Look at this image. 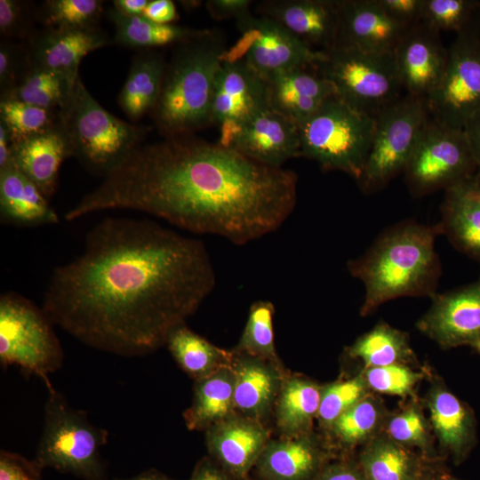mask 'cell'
Wrapping results in <instances>:
<instances>
[{
  "label": "cell",
  "mask_w": 480,
  "mask_h": 480,
  "mask_svg": "<svg viewBox=\"0 0 480 480\" xmlns=\"http://www.w3.org/2000/svg\"><path fill=\"white\" fill-rule=\"evenodd\" d=\"M416 480H435V479L432 476L423 472Z\"/></svg>",
  "instance_id": "cell-57"
},
{
  "label": "cell",
  "mask_w": 480,
  "mask_h": 480,
  "mask_svg": "<svg viewBox=\"0 0 480 480\" xmlns=\"http://www.w3.org/2000/svg\"><path fill=\"white\" fill-rule=\"evenodd\" d=\"M63 350L53 324L43 308L26 297L7 292L0 297V362L18 366L53 387L50 374L63 364Z\"/></svg>",
  "instance_id": "cell-8"
},
{
  "label": "cell",
  "mask_w": 480,
  "mask_h": 480,
  "mask_svg": "<svg viewBox=\"0 0 480 480\" xmlns=\"http://www.w3.org/2000/svg\"><path fill=\"white\" fill-rule=\"evenodd\" d=\"M215 284L201 240L151 220L107 218L80 255L53 270L42 308L91 348L140 356L164 346Z\"/></svg>",
  "instance_id": "cell-1"
},
{
  "label": "cell",
  "mask_w": 480,
  "mask_h": 480,
  "mask_svg": "<svg viewBox=\"0 0 480 480\" xmlns=\"http://www.w3.org/2000/svg\"><path fill=\"white\" fill-rule=\"evenodd\" d=\"M314 480H366V478L359 465L340 460L327 463Z\"/></svg>",
  "instance_id": "cell-50"
},
{
  "label": "cell",
  "mask_w": 480,
  "mask_h": 480,
  "mask_svg": "<svg viewBox=\"0 0 480 480\" xmlns=\"http://www.w3.org/2000/svg\"><path fill=\"white\" fill-rule=\"evenodd\" d=\"M174 46L149 114L164 138L193 134L212 125L215 83L228 47L217 29H199Z\"/></svg>",
  "instance_id": "cell-4"
},
{
  "label": "cell",
  "mask_w": 480,
  "mask_h": 480,
  "mask_svg": "<svg viewBox=\"0 0 480 480\" xmlns=\"http://www.w3.org/2000/svg\"><path fill=\"white\" fill-rule=\"evenodd\" d=\"M447 55L440 32L422 22L412 26L394 51L405 93L427 100L442 78Z\"/></svg>",
  "instance_id": "cell-18"
},
{
  "label": "cell",
  "mask_w": 480,
  "mask_h": 480,
  "mask_svg": "<svg viewBox=\"0 0 480 480\" xmlns=\"http://www.w3.org/2000/svg\"><path fill=\"white\" fill-rule=\"evenodd\" d=\"M149 0H114L113 8L119 13L128 17L143 14Z\"/></svg>",
  "instance_id": "cell-54"
},
{
  "label": "cell",
  "mask_w": 480,
  "mask_h": 480,
  "mask_svg": "<svg viewBox=\"0 0 480 480\" xmlns=\"http://www.w3.org/2000/svg\"><path fill=\"white\" fill-rule=\"evenodd\" d=\"M348 356L361 361L366 368L391 364H409L416 361L407 334L385 322L357 338L347 348Z\"/></svg>",
  "instance_id": "cell-35"
},
{
  "label": "cell",
  "mask_w": 480,
  "mask_h": 480,
  "mask_svg": "<svg viewBox=\"0 0 480 480\" xmlns=\"http://www.w3.org/2000/svg\"><path fill=\"white\" fill-rule=\"evenodd\" d=\"M340 0H264L255 13L268 17L316 52L339 42Z\"/></svg>",
  "instance_id": "cell-17"
},
{
  "label": "cell",
  "mask_w": 480,
  "mask_h": 480,
  "mask_svg": "<svg viewBox=\"0 0 480 480\" xmlns=\"http://www.w3.org/2000/svg\"><path fill=\"white\" fill-rule=\"evenodd\" d=\"M328 453L310 434L269 440L254 468L260 480H314Z\"/></svg>",
  "instance_id": "cell-23"
},
{
  "label": "cell",
  "mask_w": 480,
  "mask_h": 480,
  "mask_svg": "<svg viewBox=\"0 0 480 480\" xmlns=\"http://www.w3.org/2000/svg\"><path fill=\"white\" fill-rule=\"evenodd\" d=\"M231 366L196 380L191 405L183 412L189 430H207L236 412Z\"/></svg>",
  "instance_id": "cell-29"
},
{
  "label": "cell",
  "mask_w": 480,
  "mask_h": 480,
  "mask_svg": "<svg viewBox=\"0 0 480 480\" xmlns=\"http://www.w3.org/2000/svg\"><path fill=\"white\" fill-rule=\"evenodd\" d=\"M370 390L380 394L407 396L412 394L423 374L408 364L366 368L362 373Z\"/></svg>",
  "instance_id": "cell-44"
},
{
  "label": "cell",
  "mask_w": 480,
  "mask_h": 480,
  "mask_svg": "<svg viewBox=\"0 0 480 480\" xmlns=\"http://www.w3.org/2000/svg\"><path fill=\"white\" fill-rule=\"evenodd\" d=\"M480 12V1L424 0L421 22L438 32L465 28Z\"/></svg>",
  "instance_id": "cell-43"
},
{
  "label": "cell",
  "mask_w": 480,
  "mask_h": 480,
  "mask_svg": "<svg viewBox=\"0 0 480 480\" xmlns=\"http://www.w3.org/2000/svg\"><path fill=\"white\" fill-rule=\"evenodd\" d=\"M219 143L260 164L283 167L289 159L300 156L299 125L268 107Z\"/></svg>",
  "instance_id": "cell-15"
},
{
  "label": "cell",
  "mask_w": 480,
  "mask_h": 480,
  "mask_svg": "<svg viewBox=\"0 0 480 480\" xmlns=\"http://www.w3.org/2000/svg\"><path fill=\"white\" fill-rule=\"evenodd\" d=\"M0 122L5 126L12 143H15L58 125L60 110L0 98Z\"/></svg>",
  "instance_id": "cell-39"
},
{
  "label": "cell",
  "mask_w": 480,
  "mask_h": 480,
  "mask_svg": "<svg viewBox=\"0 0 480 480\" xmlns=\"http://www.w3.org/2000/svg\"><path fill=\"white\" fill-rule=\"evenodd\" d=\"M268 105L298 125L310 117L331 96L332 84L315 65L279 72L266 79Z\"/></svg>",
  "instance_id": "cell-22"
},
{
  "label": "cell",
  "mask_w": 480,
  "mask_h": 480,
  "mask_svg": "<svg viewBox=\"0 0 480 480\" xmlns=\"http://www.w3.org/2000/svg\"><path fill=\"white\" fill-rule=\"evenodd\" d=\"M322 386L299 376H285L276 401V422L282 436L310 433L317 418Z\"/></svg>",
  "instance_id": "cell-31"
},
{
  "label": "cell",
  "mask_w": 480,
  "mask_h": 480,
  "mask_svg": "<svg viewBox=\"0 0 480 480\" xmlns=\"http://www.w3.org/2000/svg\"><path fill=\"white\" fill-rule=\"evenodd\" d=\"M429 118L426 100L406 93L375 116L372 145L356 180L363 191L380 189L404 172Z\"/></svg>",
  "instance_id": "cell-10"
},
{
  "label": "cell",
  "mask_w": 480,
  "mask_h": 480,
  "mask_svg": "<svg viewBox=\"0 0 480 480\" xmlns=\"http://www.w3.org/2000/svg\"><path fill=\"white\" fill-rule=\"evenodd\" d=\"M426 101L431 118L457 129L480 109V12L456 34L442 78Z\"/></svg>",
  "instance_id": "cell-12"
},
{
  "label": "cell",
  "mask_w": 480,
  "mask_h": 480,
  "mask_svg": "<svg viewBox=\"0 0 480 480\" xmlns=\"http://www.w3.org/2000/svg\"><path fill=\"white\" fill-rule=\"evenodd\" d=\"M0 220L17 227L54 225L60 219L38 188L12 164L0 170Z\"/></svg>",
  "instance_id": "cell-28"
},
{
  "label": "cell",
  "mask_w": 480,
  "mask_h": 480,
  "mask_svg": "<svg viewBox=\"0 0 480 480\" xmlns=\"http://www.w3.org/2000/svg\"><path fill=\"white\" fill-rule=\"evenodd\" d=\"M436 480H459V479H456V478H453V477H451V476H444L441 478H438Z\"/></svg>",
  "instance_id": "cell-58"
},
{
  "label": "cell",
  "mask_w": 480,
  "mask_h": 480,
  "mask_svg": "<svg viewBox=\"0 0 480 480\" xmlns=\"http://www.w3.org/2000/svg\"><path fill=\"white\" fill-rule=\"evenodd\" d=\"M29 61L76 84L82 59L89 52L113 42L97 28L36 30L24 42Z\"/></svg>",
  "instance_id": "cell-20"
},
{
  "label": "cell",
  "mask_w": 480,
  "mask_h": 480,
  "mask_svg": "<svg viewBox=\"0 0 480 480\" xmlns=\"http://www.w3.org/2000/svg\"><path fill=\"white\" fill-rule=\"evenodd\" d=\"M75 84L29 61L17 85L0 98H11L44 108L60 110L69 100Z\"/></svg>",
  "instance_id": "cell-36"
},
{
  "label": "cell",
  "mask_w": 480,
  "mask_h": 480,
  "mask_svg": "<svg viewBox=\"0 0 480 480\" xmlns=\"http://www.w3.org/2000/svg\"><path fill=\"white\" fill-rule=\"evenodd\" d=\"M102 12L100 0H47L36 10V20L50 28H92Z\"/></svg>",
  "instance_id": "cell-40"
},
{
  "label": "cell",
  "mask_w": 480,
  "mask_h": 480,
  "mask_svg": "<svg viewBox=\"0 0 480 480\" xmlns=\"http://www.w3.org/2000/svg\"><path fill=\"white\" fill-rule=\"evenodd\" d=\"M42 471L34 460L5 450L0 452V480H44Z\"/></svg>",
  "instance_id": "cell-47"
},
{
  "label": "cell",
  "mask_w": 480,
  "mask_h": 480,
  "mask_svg": "<svg viewBox=\"0 0 480 480\" xmlns=\"http://www.w3.org/2000/svg\"><path fill=\"white\" fill-rule=\"evenodd\" d=\"M252 4L250 0H209L205 5L210 15L217 20H237L251 12Z\"/></svg>",
  "instance_id": "cell-49"
},
{
  "label": "cell",
  "mask_w": 480,
  "mask_h": 480,
  "mask_svg": "<svg viewBox=\"0 0 480 480\" xmlns=\"http://www.w3.org/2000/svg\"><path fill=\"white\" fill-rule=\"evenodd\" d=\"M297 184L294 172L219 142L166 137L141 145L64 218L130 209L243 245L284 224L296 205Z\"/></svg>",
  "instance_id": "cell-2"
},
{
  "label": "cell",
  "mask_w": 480,
  "mask_h": 480,
  "mask_svg": "<svg viewBox=\"0 0 480 480\" xmlns=\"http://www.w3.org/2000/svg\"><path fill=\"white\" fill-rule=\"evenodd\" d=\"M440 222L452 244L480 262V182L476 175L445 189Z\"/></svg>",
  "instance_id": "cell-27"
},
{
  "label": "cell",
  "mask_w": 480,
  "mask_h": 480,
  "mask_svg": "<svg viewBox=\"0 0 480 480\" xmlns=\"http://www.w3.org/2000/svg\"><path fill=\"white\" fill-rule=\"evenodd\" d=\"M72 156L70 145L60 125L24 140L12 143V164L50 199L58 183L62 162Z\"/></svg>",
  "instance_id": "cell-25"
},
{
  "label": "cell",
  "mask_w": 480,
  "mask_h": 480,
  "mask_svg": "<svg viewBox=\"0 0 480 480\" xmlns=\"http://www.w3.org/2000/svg\"><path fill=\"white\" fill-rule=\"evenodd\" d=\"M239 37L223 60H242L265 79L279 72L316 65L324 55L302 43L276 20L252 12L236 20Z\"/></svg>",
  "instance_id": "cell-13"
},
{
  "label": "cell",
  "mask_w": 480,
  "mask_h": 480,
  "mask_svg": "<svg viewBox=\"0 0 480 480\" xmlns=\"http://www.w3.org/2000/svg\"><path fill=\"white\" fill-rule=\"evenodd\" d=\"M107 16L115 28L113 43L124 47L140 49L142 51L171 44L176 45L199 31V29L179 26L174 23H157L143 15L124 16L113 7L108 10Z\"/></svg>",
  "instance_id": "cell-34"
},
{
  "label": "cell",
  "mask_w": 480,
  "mask_h": 480,
  "mask_svg": "<svg viewBox=\"0 0 480 480\" xmlns=\"http://www.w3.org/2000/svg\"><path fill=\"white\" fill-rule=\"evenodd\" d=\"M12 164V141L5 126L0 122V170Z\"/></svg>",
  "instance_id": "cell-55"
},
{
  "label": "cell",
  "mask_w": 480,
  "mask_h": 480,
  "mask_svg": "<svg viewBox=\"0 0 480 480\" xmlns=\"http://www.w3.org/2000/svg\"><path fill=\"white\" fill-rule=\"evenodd\" d=\"M387 416L382 403L369 394L340 415L329 432L341 447L353 448L381 433Z\"/></svg>",
  "instance_id": "cell-37"
},
{
  "label": "cell",
  "mask_w": 480,
  "mask_h": 480,
  "mask_svg": "<svg viewBox=\"0 0 480 480\" xmlns=\"http://www.w3.org/2000/svg\"><path fill=\"white\" fill-rule=\"evenodd\" d=\"M375 124V116L334 94L299 125L300 156L316 162L324 171H340L357 180L372 145Z\"/></svg>",
  "instance_id": "cell-7"
},
{
  "label": "cell",
  "mask_w": 480,
  "mask_h": 480,
  "mask_svg": "<svg viewBox=\"0 0 480 480\" xmlns=\"http://www.w3.org/2000/svg\"><path fill=\"white\" fill-rule=\"evenodd\" d=\"M29 65L24 42L1 39L0 43V96L12 90Z\"/></svg>",
  "instance_id": "cell-46"
},
{
  "label": "cell",
  "mask_w": 480,
  "mask_h": 480,
  "mask_svg": "<svg viewBox=\"0 0 480 480\" xmlns=\"http://www.w3.org/2000/svg\"><path fill=\"white\" fill-rule=\"evenodd\" d=\"M114 480H175V479H172L156 469H149L137 476H134L131 478H120V479L116 478Z\"/></svg>",
  "instance_id": "cell-56"
},
{
  "label": "cell",
  "mask_w": 480,
  "mask_h": 480,
  "mask_svg": "<svg viewBox=\"0 0 480 480\" xmlns=\"http://www.w3.org/2000/svg\"><path fill=\"white\" fill-rule=\"evenodd\" d=\"M476 178L478 179V180H479V182H480V178H478L477 176H476Z\"/></svg>",
  "instance_id": "cell-61"
},
{
  "label": "cell",
  "mask_w": 480,
  "mask_h": 480,
  "mask_svg": "<svg viewBox=\"0 0 480 480\" xmlns=\"http://www.w3.org/2000/svg\"><path fill=\"white\" fill-rule=\"evenodd\" d=\"M181 3H182L183 5H188V4H189V2H185V3L181 2ZM197 3H199V2L195 1L193 4H191V2H190V4L193 5L194 7H196Z\"/></svg>",
  "instance_id": "cell-59"
},
{
  "label": "cell",
  "mask_w": 480,
  "mask_h": 480,
  "mask_svg": "<svg viewBox=\"0 0 480 480\" xmlns=\"http://www.w3.org/2000/svg\"><path fill=\"white\" fill-rule=\"evenodd\" d=\"M232 351L236 412L263 423L276 404L285 377L282 366Z\"/></svg>",
  "instance_id": "cell-24"
},
{
  "label": "cell",
  "mask_w": 480,
  "mask_h": 480,
  "mask_svg": "<svg viewBox=\"0 0 480 480\" xmlns=\"http://www.w3.org/2000/svg\"><path fill=\"white\" fill-rule=\"evenodd\" d=\"M410 28L389 17L376 0H340L338 44L390 53Z\"/></svg>",
  "instance_id": "cell-21"
},
{
  "label": "cell",
  "mask_w": 480,
  "mask_h": 480,
  "mask_svg": "<svg viewBox=\"0 0 480 480\" xmlns=\"http://www.w3.org/2000/svg\"><path fill=\"white\" fill-rule=\"evenodd\" d=\"M463 131L477 165L476 176L480 178V109L467 119Z\"/></svg>",
  "instance_id": "cell-53"
},
{
  "label": "cell",
  "mask_w": 480,
  "mask_h": 480,
  "mask_svg": "<svg viewBox=\"0 0 480 480\" xmlns=\"http://www.w3.org/2000/svg\"><path fill=\"white\" fill-rule=\"evenodd\" d=\"M142 15L162 24L173 23L178 18L175 4L171 0H149Z\"/></svg>",
  "instance_id": "cell-51"
},
{
  "label": "cell",
  "mask_w": 480,
  "mask_h": 480,
  "mask_svg": "<svg viewBox=\"0 0 480 480\" xmlns=\"http://www.w3.org/2000/svg\"><path fill=\"white\" fill-rule=\"evenodd\" d=\"M417 328L444 348L480 342V277L465 286L432 297Z\"/></svg>",
  "instance_id": "cell-14"
},
{
  "label": "cell",
  "mask_w": 480,
  "mask_h": 480,
  "mask_svg": "<svg viewBox=\"0 0 480 480\" xmlns=\"http://www.w3.org/2000/svg\"><path fill=\"white\" fill-rule=\"evenodd\" d=\"M430 426L420 404L412 401L400 412L387 416L383 432L406 448H418L424 454H432Z\"/></svg>",
  "instance_id": "cell-41"
},
{
  "label": "cell",
  "mask_w": 480,
  "mask_h": 480,
  "mask_svg": "<svg viewBox=\"0 0 480 480\" xmlns=\"http://www.w3.org/2000/svg\"><path fill=\"white\" fill-rule=\"evenodd\" d=\"M44 428L34 460L82 480H108L100 450L108 433L73 408L54 387L47 388Z\"/></svg>",
  "instance_id": "cell-6"
},
{
  "label": "cell",
  "mask_w": 480,
  "mask_h": 480,
  "mask_svg": "<svg viewBox=\"0 0 480 480\" xmlns=\"http://www.w3.org/2000/svg\"><path fill=\"white\" fill-rule=\"evenodd\" d=\"M370 394L362 373L355 377L322 386L317 420L328 430L345 412Z\"/></svg>",
  "instance_id": "cell-42"
},
{
  "label": "cell",
  "mask_w": 480,
  "mask_h": 480,
  "mask_svg": "<svg viewBox=\"0 0 480 480\" xmlns=\"http://www.w3.org/2000/svg\"><path fill=\"white\" fill-rule=\"evenodd\" d=\"M275 307L268 300L254 302L235 352L257 357L276 365L281 362L276 351L273 316Z\"/></svg>",
  "instance_id": "cell-38"
},
{
  "label": "cell",
  "mask_w": 480,
  "mask_h": 480,
  "mask_svg": "<svg viewBox=\"0 0 480 480\" xmlns=\"http://www.w3.org/2000/svg\"><path fill=\"white\" fill-rule=\"evenodd\" d=\"M425 405L441 446L457 461L462 460L476 444V423L470 407L439 380L432 383Z\"/></svg>",
  "instance_id": "cell-26"
},
{
  "label": "cell",
  "mask_w": 480,
  "mask_h": 480,
  "mask_svg": "<svg viewBox=\"0 0 480 480\" xmlns=\"http://www.w3.org/2000/svg\"><path fill=\"white\" fill-rule=\"evenodd\" d=\"M269 107L266 79L242 60H223L215 83L212 124L220 139Z\"/></svg>",
  "instance_id": "cell-16"
},
{
  "label": "cell",
  "mask_w": 480,
  "mask_h": 480,
  "mask_svg": "<svg viewBox=\"0 0 480 480\" xmlns=\"http://www.w3.org/2000/svg\"><path fill=\"white\" fill-rule=\"evenodd\" d=\"M189 480H234L212 458L204 457L196 465Z\"/></svg>",
  "instance_id": "cell-52"
},
{
  "label": "cell",
  "mask_w": 480,
  "mask_h": 480,
  "mask_svg": "<svg viewBox=\"0 0 480 480\" xmlns=\"http://www.w3.org/2000/svg\"><path fill=\"white\" fill-rule=\"evenodd\" d=\"M474 348L480 354V342Z\"/></svg>",
  "instance_id": "cell-60"
},
{
  "label": "cell",
  "mask_w": 480,
  "mask_h": 480,
  "mask_svg": "<svg viewBox=\"0 0 480 480\" xmlns=\"http://www.w3.org/2000/svg\"><path fill=\"white\" fill-rule=\"evenodd\" d=\"M439 234H443L440 223L404 221L383 232L363 255L348 262L351 276L364 285L362 316L396 298H432L436 293L441 265L435 242Z\"/></svg>",
  "instance_id": "cell-3"
},
{
  "label": "cell",
  "mask_w": 480,
  "mask_h": 480,
  "mask_svg": "<svg viewBox=\"0 0 480 480\" xmlns=\"http://www.w3.org/2000/svg\"><path fill=\"white\" fill-rule=\"evenodd\" d=\"M212 458L234 480H245L270 440L262 422L236 412L205 430Z\"/></svg>",
  "instance_id": "cell-19"
},
{
  "label": "cell",
  "mask_w": 480,
  "mask_h": 480,
  "mask_svg": "<svg viewBox=\"0 0 480 480\" xmlns=\"http://www.w3.org/2000/svg\"><path fill=\"white\" fill-rule=\"evenodd\" d=\"M167 62L155 51H140L132 59L117 102L123 112L138 121L154 109L161 90Z\"/></svg>",
  "instance_id": "cell-30"
},
{
  "label": "cell",
  "mask_w": 480,
  "mask_h": 480,
  "mask_svg": "<svg viewBox=\"0 0 480 480\" xmlns=\"http://www.w3.org/2000/svg\"><path fill=\"white\" fill-rule=\"evenodd\" d=\"M403 172L412 194L423 196L475 177L477 165L463 129L430 116Z\"/></svg>",
  "instance_id": "cell-11"
},
{
  "label": "cell",
  "mask_w": 480,
  "mask_h": 480,
  "mask_svg": "<svg viewBox=\"0 0 480 480\" xmlns=\"http://www.w3.org/2000/svg\"><path fill=\"white\" fill-rule=\"evenodd\" d=\"M323 52L316 68L332 84L336 94L356 108L376 116L402 96L394 52L342 44Z\"/></svg>",
  "instance_id": "cell-9"
},
{
  "label": "cell",
  "mask_w": 480,
  "mask_h": 480,
  "mask_svg": "<svg viewBox=\"0 0 480 480\" xmlns=\"http://www.w3.org/2000/svg\"><path fill=\"white\" fill-rule=\"evenodd\" d=\"M165 346L179 366L195 380L231 366L233 351L220 348L198 335L186 324L173 330Z\"/></svg>",
  "instance_id": "cell-33"
},
{
  "label": "cell",
  "mask_w": 480,
  "mask_h": 480,
  "mask_svg": "<svg viewBox=\"0 0 480 480\" xmlns=\"http://www.w3.org/2000/svg\"><path fill=\"white\" fill-rule=\"evenodd\" d=\"M359 466L366 480H416L423 473L418 457L384 432L365 444Z\"/></svg>",
  "instance_id": "cell-32"
},
{
  "label": "cell",
  "mask_w": 480,
  "mask_h": 480,
  "mask_svg": "<svg viewBox=\"0 0 480 480\" xmlns=\"http://www.w3.org/2000/svg\"><path fill=\"white\" fill-rule=\"evenodd\" d=\"M60 125L72 156L90 172L106 178L145 143L152 130L117 118L87 91L80 76L60 110Z\"/></svg>",
  "instance_id": "cell-5"
},
{
  "label": "cell",
  "mask_w": 480,
  "mask_h": 480,
  "mask_svg": "<svg viewBox=\"0 0 480 480\" xmlns=\"http://www.w3.org/2000/svg\"><path fill=\"white\" fill-rule=\"evenodd\" d=\"M393 20L408 27L421 22L424 0H376Z\"/></svg>",
  "instance_id": "cell-48"
},
{
  "label": "cell",
  "mask_w": 480,
  "mask_h": 480,
  "mask_svg": "<svg viewBox=\"0 0 480 480\" xmlns=\"http://www.w3.org/2000/svg\"><path fill=\"white\" fill-rule=\"evenodd\" d=\"M36 10L20 0H0V35L2 39L26 42L36 31Z\"/></svg>",
  "instance_id": "cell-45"
}]
</instances>
